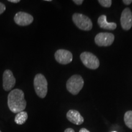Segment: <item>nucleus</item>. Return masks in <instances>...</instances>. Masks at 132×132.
Returning <instances> with one entry per match:
<instances>
[{"instance_id":"1","label":"nucleus","mask_w":132,"mask_h":132,"mask_svg":"<svg viewBox=\"0 0 132 132\" xmlns=\"http://www.w3.org/2000/svg\"><path fill=\"white\" fill-rule=\"evenodd\" d=\"M7 105L9 110L14 113L23 111L26 107L23 91L19 89L11 90L7 97Z\"/></svg>"},{"instance_id":"2","label":"nucleus","mask_w":132,"mask_h":132,"mask_svg":"<svg viewBox=\"0 0 132 132\" xmlns=\"http://www.w3.org/2000/svg\"><path fill=\"white\" fill-rule=\"evenodd\" d=\"M34 87L37 96L45 98L48 92V82L45 76L41 73L37 74L34 79Z\"/></svg>"},{"instance_id":"3","label":"nucleus","mask_w":132,"mask_h":132,"mask_svg":"<svg viewBox=\"0 0 132 132\" xmlns=\"http://www.w3.org/2000/svg\"><path fill=\"white\" fill-rule=\"evenodd\" d=\"M84 86V80L80 75H74L67 80V89L73 95H77Z\"/></svg>"},{"instance_id":"4","label":"nucleus","mask_w":132,"mask_h":132,"mask_svg":"<svg viewBox=\"0 0 132 132\" xmlns=\"http://www.w3.org/2000/svg\"><path fill=\"white\" fill-rule=\"evenodd\" d=\"M72 20L79 29L89 31L92 28V23L88 16L82 14L75 13L72 16Z\"/></svg>"},{"instance_id":"5","label":"nucleus","mask_w":132,"mask_h":132,"mask_svg":"<svg viewBox=\"0 0 132 132\" xmlns=\"http://www.w3.org/2000/svg\"><path fill=\"white\" fill-rule=\"evenodd\" d=\"M80 59L82 64L90 69H97L100 65V62L96 56L90 52H83L81 54Z\"/></svg>"},{"instance_id":"6","label":"nucleus","mask_w":132,"mask_h":132,"mask_svg":"<svg viewBox=\"0 0 132 132\" xmlns=\"http://www.w3.org/2000/svg\"><path fill=\"white\" fill-rule=\"evenodd\" d=\"M114 40V36L111 33L100 32L95 37V42L99 47H108L112 45Z\"/></svg>"},{"instance_id":"7","label":"nucleus","mask_w":132,"mask_h":132,"mask_svg":"<svg viewBox=\"0 0 132 132\" xmlns=\"http://www.w3.org/2000/svg\"><path fill=\"white\" fill-rule=\"evenodd\" d=\"M56 61L61 64H68L72 61L73 55L72 53L68 50L60 49L57 50L54 54Z\"/></svg>"},{"instance_id":"8","label":"nucleus","mask_w":132,"mask_h":132,"mask_svg":"<svg viewBox=\"0 0 132 132\" xmlns=\"http://www.w3.org/2000/svg\"><path fill=\"white\" fill-rule=\"evenodd\" d=\"M16 80L12 72L10 70H6L3 75V86L6 91H9L15 85Z\"/></svg>"},{"instance_id":"9","label":"nucleus","mask_w":132,"mask_h":132,"mask_svg":"<svg viewBox=\"0 0 132 132\" xmlns=\"http://www.w3.org/2000/svg\"><path fill=\"white\" fill-rule=\"evenodd\" d=\"M14 21L18 25L25 26L29 25L34 21V18L31 14L24 12H19L15 15Z\"/></svg>"},{"instance_id":"10","label":"nucleus","mask_w":132,"mask_h":132,"mask_svg":"<svg viewBox=\"0 0 132 132\" xmlns=\"http://www.w3.org/2000/svg\"><path fill=\"white\" fill-rule=\"evenodd\" d=\"M120 24L122 28L128 31L132 26V12L129 8H125L122 12L120 17Z\"/></svg>"},{"instance_id":"11","label":"nucleus","mask_w":132,"mask_h":132,"mask_svg":"<svg viewBox=\"0 0 132 132\" xmlns=\"http://www.w3.org/2000/svg\"><path fill=\"white\" fill-rule=\"evenodd\" d=\"M67 119L73 124L79 125L84 122V118L78 111L75 110H70L66 114Z\"/></svg>"},{"instance_id":"12","label":"nucleus","mask_w":132,"mask_h":132,"mask_svg":"<svg viewBox=\"0 0 132 132\" xmlns=\"http://www.w3.org/2000/svg\"><path fill=\"white\" fill-rule=\"evenodd\" d=\"M97 23L101 28L108 29V30H114L116 28L117 24L114 22H108L106 20V16L102 15L98 17Z\"/></svg>"},{"instance_id":"13","label":"nucleus","mask_w":132,"mask_h":132,"mask_svg":"<svg viewBox=\"0 0 132 132\" xmlns=\"http://www.w3.org/2000/svg\"><path fill=\"white\" fill-rule=\"evenodd\" d=\"M28 118V113L26 111H21L16 114L15 117L14 121L16 124L23 125L26 122Z\"/></svg>"},{"instance_id":"14","label":"nucleus","mask_w":132,"mask_h":132,"mask_svg":"<svg viewBox=\"0 0 132 132\" xmlns=\"http://www.w3.org/2000/svg\"><path fill=\"white\" fill-rule=\"evenodd\" d=\"M124 122L128 128L132 129V111H128L125 113Z\"/></svg>"},{"instance_id":"15","label":"nucleus","mask_w":132,"mask_h":132,"mask_svg":"<svg viewBox=\"0 0 132 132\" xmlns=\"http://www.w3.org/2000/svg\"><path fill=\"white\" fill-rule=\"evenodd\" d=\"M98 3L102 5L103 7H110L111 6V0H98Z\"/></svg>"},{"instance_id":"16","label":"nucleus","mask_w":132,"mask_h":132,"mask_svg":"<svg viewBox=\"0 0 132 132\" xmlns=\"http://www.w3.org/2000/svg\"><path fill=\"white\" fill-rule=\"evenodd\" d=\"M6 10V6L3 3L0 2V15L2 14Z\"/></svg>"},{"instance_id":"17","label":"nucleus","mask_w":132,"mask_h":132,"mask_svg":"<svg viewBox=\"0 0 132 132\" xmlns=\"http://www.w3.org/2000/svg\"><path fill=\"white\" fill-rule=\"evenodd\" d=\"M73 3H75L77 5H81L82 4V3H83L82 0H73Z\"/></svg>"},{"instance_id":"18","label":"nucleus","mask_w":132,"mask_h":132,"mask_svg":"<svg viewBox=\"0 0 132 132\" xmlns=\"http://www.w3.org/2000/svg\"><path fill=\"white\" fill-rule=\"evenodd\" d=\"M122 2L126 5H129L132 3V0H123Z\"/></svg>"},{"instance_id":"19","label":"nucleus","mask_w":132,"mask_h":132,"mask_svg":"<svg viewBox=\"0 0 132 132\" xmlns=\"http://www.w3.org/2000/svg\"><path fill=\"white\" fill-rule=\"evenodd\" d=\"M64 132H75V131H74V130L73 129V128H67V129L65 130Z\"/></svg>"},{"instance_id":"20","label":"nucleus","mask_w":132,"mask_h":132,"mask_svg":"<svg viewBox=\"0 0 132 132\" xmlns=\"http://www.w3.org/2000/svg\"><path fill=\"white\" fill-rule=\"evenodd\" d=\"M8 1L10 3H18L20 1V0H8Z\"/></svg>"},{"instance_id":"21","label":"nucleus","mask_w":132,"mask_h":132,"mask_svg":"<svg viewBox=\"0 0 132 132\" xmlns=\"http://www.w3.org/2000/svg\"><path fill=\"white\" fill-rule=\"evenodd\" d=\"M79 132H90V131H89L88 130H87L86 128H81L80 131H79Z\"/></svg>"},{"instance_id":"22","label":"nucleus","mask_w":132,"mask_h":132,"mask_svg":"<svg viewBox=\"0 0 132 132\" xmlns=\"http://www.w3.org/2000/svg\"><path fill=\"white\" fill-rule=\"evenodd\" d=\"M46 1H52V0H45Z\"/></svg>"},{"instance_id":"23","label":"nucleus","mask_w":132,"mask_h":132,"mask_svg":"<svg viewBox=\"0 0 132 132\" xmlns=\"http://www.w3.org/2000/svg\"><path fill=\"white\" fill-rule=\"evenodd\" d=\"M113 132H117V131H113Z\"/></svg>"},{"instance_id":"24","label":"nucleus","mask_w":132,"mask_h":132,"mask_svg":"<svg viewBox=\"0 0 132 132\" xmlns=\"http://www.w3.org/2000/svg\"><path fill=\"white\" fill-rule=\"evenodd\" d=\"M0 132H1V130H0Z\"/></svg>"}]
</instances>
